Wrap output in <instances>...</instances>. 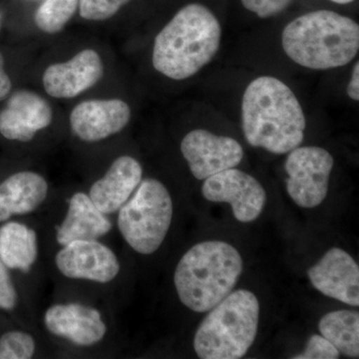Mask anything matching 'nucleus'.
I'll return each mask as SVG.
<instances>
[{
  "label": "nucleus",
  "mask_w": 359,
  "mask_h": 359,
  "mask_svg": "<svg viewBox=\"0 0 359 359\" xmlns=\"http://www.w3.org/2000/svg\"><path fill=\"white\" fill-rule=\"evenodd\" d=\"M219 20L202 4H188L157 35L153 66L165 76L184 80L211 62L221 44Z\"/></svg>",
  "instance_id": "obj_2"
},
{
  "label": "nucleus",
  "mask_w": 359,
  "mask_h": 359,
  "mask_svg": "<svg viewBox=\"0 0 359 359\" xmlns=\"http://www.w3.org/2000/svg\"><path fill=\"white\" fill-rule=\"evenodd\" d=\"M49 103L27 90L16 91L0 111V134L7 140L29 142L40 130L51 124Z\"/></svg>",
  "instance_id": "obj_14"
},
{
  "label": "nucleus",
  "mask_w": 359,
  "mask_h": 359,
  "mask_svg": "<svg viewBox=\"0 0 359 359\" xmlns=\"http://www.w3.org/2000/svg\"><path fill=\"white\" fill-rule=\"evenodd\" d=\"M242 126L250 146L283 155L301 146L306 120L287 84L261 76L248 85L243 96Z\"/></svg>",
  "instance_id": "obj_1"
},
{
  "label": "nucleus",
  "mask_w": 359,
  "mask_h": 359,
  "mask_svg": "<svg viewBox=\"0 0 359 359\" xmlns=\"http://www.w3.org/2000/svg\"><path fill=\"white\" fill-rule=\"evenodd\" d=\"M0 25H1V15H0Z\"/></svg>",
  "instance_id": "obj_30"
},
{
  "label": "nucleus",
  "mask_w": 359,
  "mask_h": 359,
  "mask_svg": "<svg viewBox=\"0 0 359 359\" xmlns=\"http://www.w3.org/2000/svg\"><path fill=\"white\" fill-rule=\"evenodd\" d=\"M43 320L50 334L78 346H95L107 334L100 311L77 302L51 306L45 311Z\"/></svg>",
  "instance_id": "obj_11"
},
{
  "label": "nucleus",
  "mask_w": 359,
  "mask_h": 359,
  "mask_svg": "<svg viewBox=\"0 0 359 359\" xmlns=\"http://www.w3.org/2000/svg\"><path fill=\"white\" fill-rule=\"evenodd\" d=\"M202 194L210 202L230 204L233 217L242 223L259 218L266 202V191L257 180L236 168L205 179Z\"/></svg>",
  "instance_id": "obj_8"
},
{
  "label": "nucleus",
  "mask_w": 359,
  "mask_h": 359,
  "mask_svg": "<svg viewBox=\"0 0 359 359\" xmlns=\"http://www.w3.org/2000/svg\"><path fill=\"white\" fill-rule=\"evenodd\" d=\"M320 332L339 351L349 358L359 356L358 311H337L325 314L320 321Z\"/></svg>",
  "instance_id": "obj_20"
},
{
  "label": "nucleus",
  "mask_w": 359,
  "mask_h": 359,
  "mask_svg": "<svg viewBox=\"0 0 359 359\" xmlns=\"http://www.w3.org/2000/svg\"><path fill=\"white\" fill-rule=\"evenodd\" d=\"M308 276L321 294L351 306H359L358 264L346 250L332 248L309 269Z\"/></svg>",
  "instance_id": "obj_12"
},
{
  "label": "nucleus",
  "mask_w": 359,
  "mask_h": 359,
  "mask_svg": "<svg viewBox=\"0 0 359 359\" xmlns=\"http://www.w3.org/2000/svg\"><path fill=\"white\" fill-rule=\"evenodd\" d=\"M143 169L140 163L130 156H121L112 163L102 178L90 189L89 197L106 215L119 211L140 185Z\"/></svg>",
  "instance_id": "obj_16"
},
{
  "label": "nucleus",
  "mask_w": 359,
  "mask_h": 359,
  "mask_svg": "<svg viewBox=\"0 0 359 359\" xmlns=\"http://www.w3.org/2000/svg\"><path fill=\"white\" fill-rule=\"evenodd\" d=\"M112 230L107 215L94 205L88 195L75 193L68 203L67 212L58 226L56 240L61 245L75 241L98 240Z\"/></svg>",
  "instance_id": "obj_18"
},
{
  "label": "nucleus",
  "mask_w": 359,
  "mask_h": 359,
  "mask_svg": "<svg viewBox=\"0 0 359 359\" xmlns=\"http://www.w3.org/2000/svg\"><path fill=\"white\" fill-rule=\"evenodd\" d=\"M102 75L100 56L96 51L86 49L67 62L47 68L43 75L45 91L54 98H73L91 88Z\"/></svg>",
  "instance_id": "obj_15"
},
{
  "label": "nucleus",
  "mask_w": 359,
  "mask_h": 359,
  "mask_svg": "<svg viewBox=\"0 0 359 359\" xmlns=\"http://www.w3.org/2000/svg\"><path fill=\"white\" fill-rule=\"evenodd\" d=\"M181 152L198 180L236 168L244 157V150L235 139L203 129L193 130L184 137Z\"/></svg>",
  "instance_id": "obj_9"
},
{
  "label": "nucleus",
  "mask_w": 359,
  "mask_h": 359,
  "mask_svg": "<svg viewBox=\"0 0 359 359\" xmlns=\"http://www.w3.org/2000/svg\"><path fill=\"white\" fill-rule=\"evenodd\" d=\"M11 90V81L4 70V56L0 54V100H4Z\"/></svg>",
  "instance_id": "obj_27"
},
{
  "label": "nucleus",
  "mask_w": 359,
  "mask_h": 359,
  "mask_svg": "<svg viewBox=\"0 0 359 359\" xmlns=\"http://www.w3.org/2000/svg\"><path fill=\"white\" fill-rule=\"evenodd\" d=\"M334 161L328 151L320 147H297L285 161L289 175L287 190L299 207H318L327 198L330 177Z\"/></svg>",
  "instance_id": "obj_7"
},
{
  "label": "nucleus",
  "mask_w": 359,
  "mask_h": 359,
  "mask_svg": "<svg viewBox=\"0 0 359 359\" xmlns=\"http://www.w3.org/2000/svg\"><path fill=\"white\" fill-rule=\"evenodd\" d=\"M243 259L233 245L209 241L182 257L174 283L180 301L196 313H207L233 292L243 273Z\"/></svg>",
  "instance_id": "obj_4"
},
{
  "label": "nucleus",
  "mask_w": 359,
  "mask_h": 359,
  "mask_svg": "<svg viewBox=\"0 0 359 359\" xmlns=\"http://www.w3.org/2000/svg\"><path fill=\"white\" fill-rule=\"evenodd\" d=\"M259 304L247 290L231 292L211 309L196 332L194 348L202 359H238L254 344Z\"/></svg>",
  "instance_id": "obj_5"
},
{
  "label": "nucleus",
  "mask_w": 359,
  "mask_h": 359,
  "mask_svg": "<svg viewBox=\"0 0 359 359\" xmlns=\"http://www.w3.org/2000/svg\"><path fill=\"white\" fill-rule=\"evenodd\" d=\"M282 44L285 54L302 67L334 69L358 55L359 26L334 11H313L285 26Z\"/></svg>",
  "instance_id": "obj_3"
},
{
  "label": "nucleus",
  "mask_w": 359,
  "mask_h": 359,
  "mask_svg": "<svg viewBox=\"0 0 359 359\" xmlns=\"http://www.w3.org/2000/svg\"><path fill=\"white\" fill-rule=\"evenodd\" d=\"M35 349V339L23 330H8L0 335V359H30Z\"/></svg>",
  "instance_id": "obj_22"
},
{
  "label": "nucleus",
  "mask_w": 359,
  "mask_h": 359,
  "mask_svg": "<svg viewBox=\"0 0 359 359\" xmlns=\"http://www.w3.org/2000/svg\"><path fill=\"white\" fill-rule=\"evenodd\" d=\"M292 0H242L243 6L259 18H268L282 13Z\"/></svg>",
  "instance_id": "obj_26"
},
{
  "label": "nucleus",
  "mask_w": 359,
  "mask_h": 359,
  "mask_svg": "<svg viewBox=\"0 0 359 359\" xmlns=\"http://www.w3.org/2000/svg\"><path fill=\"white\" fill-rule=\"evenodd\" d=\"M47 195L48 184L41 175L22 171L7 177L0 183V224L34 212Z\"/></svg>",
  "instance_id": "obj_17"
},
{
  "label": "nucleus",
  "mask_w": 359,
  "mask_h": 359,
  "mask_svg": "<svg viewBox=\"0 0 359 359\" xmlns=\"http://www.w3.org/2000/svg\"><path fill=\"white\" fill-rule=\"evenodd\" d=\"M55 264L66 278L99 283L112 282L121 269L115 252L98 240L63 245L56 255Z\"/></svg>",
  "instance_id": "obj_10"
},
{
  "label": "nucleus",
  "mask_w": 359,
  "mask_h": 359,
  "mask_svg": "<svg viewBox=\"0 0 359 359\" xmlns=\"http://www.w3.org/2000/svg\"><path fill=\"white\" fill-rule=\"evenodd\" d=\"M339 351L323 335L313 334L309 337L308 346L294 359H337Z\"/></svg>",
  "instance_id": "obj_24"
},
{
  "label": "nucleus",
  "mask_w": 359,
  "mask_h": 359,
  "mask_svg": "<svg viewBox=\"0 0 359 359\" xmlns=\"http://www.w3.org/2000/svg\"><path fill=\"white\" fill-rule=\"evenodd\" d=\"M79 6V0H44L35 13V23L46 33H57L65 28Z\"/></svg>",
  "instance_id": "obj_21"
},
{
  "label": "nucleus",
  "mask_w": 359,
  "mask_h": 359,
  "mask_svg": "<svg viewBox=\"0 0 359 359\" xmlns=\"http://www.w3.org/2000/svg\"><path fill=\"white\" fill-rule=\"evenodd\" d=\"M118 212V229L125 242L138 254L151 255L166 238L173 202L164 184L145 179Z\"/></svg>",
  "instance_id": "obj_6"
},
{
  "label": "nucleus",
  "mask_w": 359,
  "mask_h": 359,
  "mask_svg": "<svg viewBox=\"0 0 359 359\" xmlns=\"http://www.w3.org/2000/svg\"><path fill=\"white\" fill-rule=\"evenodd\" d=\"M332 1L335 2V4H349V2H353V0H332Z\"/></svg>",
  "instance_id": "obj_29"
},
{
  "label": "nucleus",
  "mask_w": 359,
  "mask_h": 359,
  "mask_svg": "<svg viewBox=\"0 0 359 359\" xmlns=\"http://www.w3.org/2000/svg\"><path fill=\"white\" fill-rule=\"evenodd\" d=\"M18 304V292L7 268L0 259V311L11 313Z\"/></svg>",
  "instance_id": "obj_25"
},
{
  "label": "nucleus",
  "mask_w": 359,
  "mask_h": 359,
  "mask_svg": "<svg viewBox=\"0 0 359 359\" xmlns=\"http://www.w3.org/2000/svg\"><path fill=\"white\" fill-rule=\"evenodd\" d=\"M347 95L354 101L359 100V63L356 62L351 75V82L347 87Z\"/></svg>",
  "instance_id": "obj_28"
},
{
  "label": "nucleus",
  "mask_w": 359,
  "mask_h": 359,
  "mask_svg": "<svg viewBox=\"0 0 359 359\" xmlns=\"http://www.w3.org/2000/svg\"><path fill=\"white\" fill-rule=\"evenodd\" d=\"M37 256L39 243L33 229L11 219L0 224V259L7 268L29 273Z\"/></svg>",
  "instance_id": "obj_19"
},
{
  "label": "nucleus",
  "mask_w": 359,
  "mask_h": 359,
  "mask_svg": "<svg viewBox=\"0 0 359 359\" xmlns=\"http://www.w3.org/2000/svg\"><path fill=\"white\" fill-rule=\"evenodd\" d=\"M130 118L128 104L120 99L89 100L72 110L70 126L80 140L93 143L121 132Z\"/></svg>",
  "instance_id": "obj_13"
},
{
  "label": "nucleus",
  "mask_w": 359,
  "mask_h": 359,
  "mask_svg": "<svg viewBox=\"0 0 359 359\" xmlns=\"http://www.w3.org/2000/svg\"><path fill=\"white\" fill-rule=\"evenodd\" d=\"M129 1L130 0H79L80 15L87 20H109Z\"/></svg>",
  "instance_id": "obj_23"
}]
</instances>
